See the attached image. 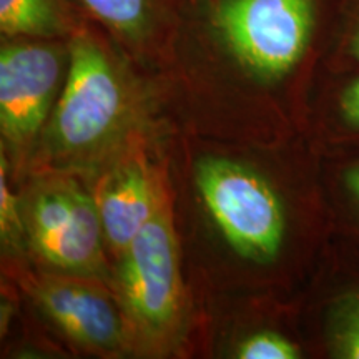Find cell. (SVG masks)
I'll list each match as a JSON object with an SVG mask.
<instances>
[{"instance_id": "1", "label": "cell", "mask_w": 359, "mask_h": 359, "mask_svg": "<svg viewBox=\"0 0 359 359\" xmlns=\"http://www.w3.org/2000/svg\"><path fill=\"white\" fill-rule=\"evenodd\" d=\"M195 178L210 217L231 248L251 262H278L291 231L285 196L263 175L230 160L200 161Z\"/></svg>"}, {"instance_id": "2", "label": "cell", "mask_w": 359, "mask_h": 359, "mask_svg": "<svg viewBox=\"0 0 359 359\" xmlns=\"http://www.w3.org/2000/svg\"><path fill=\"white\" fill-rule=\"evenodd\" d=\"M215 25L245 69L266 80H285L311 50L318 0H224Z\"/></svg>"}, {"instance_id": "3", "label": "cell", "mask_w": 359, "mask_h": 359, "mask_svg": "<svg viewBox=\"0 0 359 359\" xmlns=\"http://www.w3.org/2000/svg\"><path fill=\"white\" fill-rule=\"evenodd\" d=\"M123 90L110 58L87 35L72 42L67 80L53 115V135L64 150L98 145L123 114Z\"/></svg>"}, {"instance_id": "4", "label": "cell", "mask_w": 359, "mask_h": 359, "mask_svg": "<svg viewBox=\"0 0 359 359\" xmlns=\"http://www.w3.org/2000/svg\"><path fill=\"white\" fill-rule=\"evenodd\" d=\"M122 257V285L135 321L148 333L168 330L180 311L182 281L177 240L163 203Z\"/></svg>"}, {"instance_id": "5", "label": "cell", "mask_w": 359, "mask_h": 359, "mask_svg": "<svg viewBox=\"0 0 359 359\" xmlns=\"http://www.w3.org/2000/svg\"><path fill=\"white\" fill-rule=\"evenodd\" d=\"M35 248L53 266L70 273H98L105 236L97 201L75 183L39 193L32 206Z\"/></svg>"}, {"instance_id": "6", "label": "cell", "mask_w": 359, "mask_h": 359, "mask_svg": "<svg viewBox=\"0 0 359 359\" xmlns=\"http://www.w3.org/2000/svg\"><path fill=\"white\" fill-rule=\"evenodd\" d=\"M62 75V55L45 43L4 45L0 52V128L25 147L42 128Z\"/></svg>"}, {"instance_id": "7", "label": "cell", "mask_w": 359, "mask_h": 359, "mask_svg": "<svg viewBox=\"0 0 359 359\" xmlns=\"http://www.w3.org/2000/svg\"><path fill=\"white\" fill-rule=\"evenodd\" d=\"M32 298L67 336L83 346L114 351L123 343V326L107 296L82 283L40 276L29 285Z\"/></svg>"}, {"instance_id": "8", "label": "cell", "mask_w": 359, "mask_h": 359, "mask_svg": "<svg viewBox=\"0 0 359 359\" xmlns=\"http://www.w3.org/2000/svg\"><path fill=\"white\" fill-rule=\"evenodd\" d=\"M109 243L123 253L133 238L158 212L154 183L140 165H128L111 175L97 201Z\"/></svg>"}, {"instance_id": "9", "label": "cell", "mask_w": 359, "mask_h": 359, "mask_svg": "<svg viewBox=\"0 0 359 359\" xmlns=\"http://www.w3.org/2000/svg\"><path fill=\"white\" fill-rule=\"evenodd\" d=\"M321 338L331 356L359 359V276L338 286L325 299Z\"/></svg>"}, {"instance_id": "10", "label": "cell", "mask_w": 359, "mask_h": 359, "mask_svg": "<svg viewBox=\"0 0 359 359\" xmlns=\"http://www.w3.org/2000/svg\"><path fill=\"white\" fill-rule=\"evenodd\" d=\"M65 27L60 0H0V29L8 37H53Z\"/></svg>"}, {"instance_id": "11", "label": "cell", "mask_w": 359, "mask_h": 359, "mask_svg": "<svg viewBox=\"0 0 359 359\" xmlns=\"http://www.w3.org/2000/svg\"><path fill=\"white\" fill-rule=\"evenodd\" d=\"M331 133L339 142L359 145V70L339 83L330 97Z\"/></svg>"}, {"instance_id": "12", "label": "cell", "mask_w": 359, "mask_h": 359, "mask_svg": "<svg viewBox=\"0 0 359 359\" xmlns=\"http://www.w3.org/2000/svg\"><path fill=\"white\" fill-rule=\"evenodd\" d=\"M98 20L127 37H137L148 19L147 0H80Z\"/></svg>"}, {"instance_id": "13", "label": "cell", "mask_w": 359, "mask_h": 359, "mask_svg": "<svg viewBox=\"0 0 359 359\" xmlns=\"http://www.w3.org/2000/svg\"><path fill=\"white\" fill-rule=\"evenodd\" d=\"M241 359H298L303 358V346L290 334L280 331H262L243 339L238 346Z\"/></svg>"}, {"instance_id": "14", "label": "cell", "mask_w": 359, "mask_h": 359, "mask_svg": "<svg viewBox=\"0 0 359 359\" xmlns=\"http://www.w3.org/2000/svg\"><path fill=\"white\" fill-rule=\"evenodd\" d=\"M333 191L348 215V223L359 235V154L338 161L331 172Z\"/></svg>"}, {"instance_id": "15", "label": "cell", "mask_w": 359, "mask_h": 359, "mask_svg": "<svg viewBox=\"0 0 359 359\" xmlns=\"http://www.w3.org/2000/svg\"><path fill=\"white\" fill-rule=\"evenodd\" d=\"M0 231H2L4 245L8 246L19 245L20 236L24 235L17 198L7 183L4 156L2 167H0Z\"/></svg>"}, {"instance_id": "16", "label": "cell", "mask_w": 359, "mask_h": 359, "mask_svg": "<svg viewBox=\"0 0 359 359\" xmlns=\"http://www.w3.org/2000/svg\"><path fill=\"white\" fill-rule=\"evenodd\" d=\"M339 57L351 72L359 70V8L351 15V20L346 27L339 48Z\"/></svg>"}]
</instances>
